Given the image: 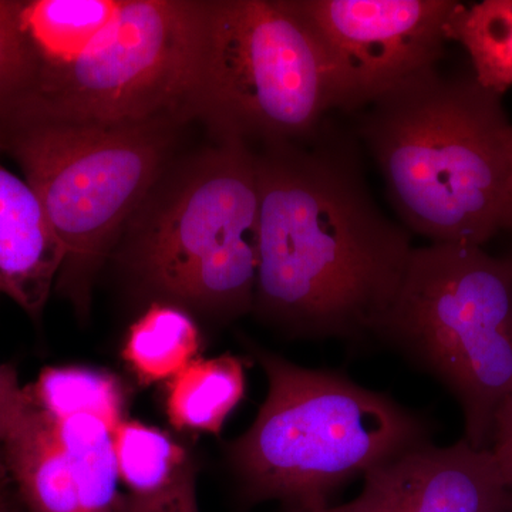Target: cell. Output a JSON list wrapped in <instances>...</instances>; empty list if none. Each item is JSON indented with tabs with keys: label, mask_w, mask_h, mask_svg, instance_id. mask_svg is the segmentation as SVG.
I'll return each mask as SVG.
<instances>
[{
	"label": "cell",
	"mask_w": 512,
	"mask_h": 512,
	"mask_svg": "<svg viewBox=\"0 0 512 512\" xmlns=\"http://www.w3.org/2000/svg\"><path fill=\"white\" fill-rule=\"evenodd\" d=\"M258 208L255 151L217 138L168 165L121 232V259L168 303L237 318L254 306Z\"/></svg>",
	"instance_id": "3957f363"
},
{
	"label": "cell",
	"mask_w": 512,
	"mask_h": 512,
	"mask_svg": "<svg viewBox=\"0 0 512 512\" xmlns=\"http://www.w3.org/2000/svg\"><path fill=\"white\" fill-rule=\"evenodd\" d=\"M375 336L446 384L471 446L493 447L512 399V256L476 245L414 248Z\"/></svg>",
	"instance_id": "8992f818"
},
{
	"label": "cell",
	"mask_w": 512,
	"mask_h": 512,
	"mask_svg": "<svg viewBox=\"0 0 512 512\" xmlns=\"http://www.w3.org/2000/svg\"><path fill=\"white\" fill-rule=\"evenodd\" d=\"M338 77L342 113L433 69L451 42L454 0H295Z\"/></svg>",
	"instance_id": "9c48e42d"
},
{
	"label": "cell",
	"mask_w": 512,
	"mask_h": 512,
	"mask_svg": "<svg viewBox=\"0 0 512 512\" xmlns=\"http://www.w3.org/2000/svg\"><path fill=\"white\" fill-rule=\"evenodd\" d=\"M402 458L370 471L365 476L362 493L350 503L311 512H396L402 484Z\"/></svg>",
	"instance_id": "44dd1931"
},
{
	"label": "cell",
	"mask_w": 512,
	"mask_h": 512,
	"mask_svg": "<svg viewBox=\"0 0 512 512\" xmlns=\"http://www.w3.org/2000/svg\"><path fill=\"white\" fill-rule=\"evenodd\" d=\"M512 485L491 448L466 439L454 446H423L402 458L396 512H508Z\"/></svg>",
	"instance_id": "30bf717a"
},
{
	"label": "cell",
	"mask_w": 512,
	"mask_h": 512,
	"mask_svg": "<svg viewBox=\"0 0 512 512\" xmlns=\"http://www.w3.org/2000/svg\"><path fill=\"white\" fill-rule=\"evenodd\" d=\"M510 156H511V164H512V131L510 136ZM511 192H512V180H511Z\"/></svg>",
	"instance_id": "484cf974"
},
{
	"label": "cell",
	"mask_w": 512,
	"mask_h": 512,
	"mask_svg": "<svg viewBox=\"0 0 512 512\" xmlns=\"http://www.w3.org/2000/svg\"><path fill=\"white\" fill-rule=\"evenodd\" d=\"M508 512H512V508H511V510H510V511H508Z\"/></svg>",
	"instance_id": "f1b7e54d"
},
{
	"label": "cell",
	"mask_w": 512,
	"mask_h": 512,
	"mask_svg": "<svg viewBox=\"0 0 512 512\" xmlns=\"http://www.w3.org/2000/svg\"><path fill=\"white\" fill-rule=\"evenodd\" d=\"M0 512H8L5 510V508H2V510H0Z\"/></svg>",
	"instance_id": "4316f807"
},
{
	"label": "cell",
	"mask_w": 512,
	"mask_h": 512,
	"mask_svg": "<svg viewBox=\"0 0 512 512\" xmlns=\"http://www.w3.org/2000/svg\"><path fill=\"white\" fill-rule=\"evenodd\" d=\"M207 2L123 0L90 49L62 66L40 63L29 89L0 116L73 124L191 120Z\"/></svg>",
	"instance_id": "ba28073f"
},
{
	"label": "cell",
	"mask_w": 512,
	"mask_h": 512,
	"mask_svg": "<svg viewBox=\"0 0 512 512\" xmlns=\"http://www.w3.org/2000/svg\"><path fill=\"white\" fill-rule=\"evenodd\" d=\"M22 393L15 369L0 365V447Z\"/></svg>",
	"instance_id": "603a6c76"
},
{
	"label": "cell",
	"mask_w": 512,
	"mask_h": 512,
	"mask_svg": "<svg viewBox=\"0 0 512 512\" xmlns=\"http://www.w3.org/2000/svg\"><path fill=\"white\" fill-rule=\"evenodd\" d=\"M119 512H200L191 466L187 467L174 484L161 493L146 497H123Z\"/></svg>",
	"instance_id": "7402d4cb"
},
{
	"label": "cell",
	"mask_w": 512,
	"mask_h": 512,
	"mask_svg": "<svg viewBox=\"0 0 512 512\" xmlns=\"http://www.w3.org/2000/svg\"><path fill=\"white\" fill-rule=\"evenodd\" d=\"M245 393L241 360L232 355L195 359L167 384V413L181 430L218 434Z\"/></svg>",
	"instance_id": "5bb4252c"
},
{
	"label": "cell",
	"mask_w": 512,
	"mask_h": 512,
	"mask_svg": "<svg viewBox=\"0 0 512 512\" xmlns=\"http://www.w3.org/2000/svg\"><path fill=\"white\" fill-rule=\"evenodd\" d=\"M120 481L131 495L161 493L187 470L183 448L156 427L123 420L113 431Z\"/></svg>",
	"instance_id": "d6986e66"
},
{
	"label": "cell",
	"mask_w": 512,
	"mask_h": 512,
	"mask_svg": "<svg viewBox=\"0 0 512 512\" xmlns=\"http://www.w3.org/2000/svg\"><path fill=\"white\" fill-rule=\"evenodd\" d=\"M185 121L107 126L0 116V150L45 208L64 251L57 291L80 315L131 215L171 164Z\"/></svg>",
	"instance_id": "5b68a950"
},
{
	"label": "cell",
	"mask_w": 512,
	"mask_h": 512,
	"mask_svg": "<svg viewBox=\"0 0 512 512\" xmlns=\"http://www.w3.org/2000/svg\"><path fill=\"white\" fill-rule=\"evenodd\" d=\"M30 392L53 419L89 414L113 431L124 420L123 390L109 373L84 367H47Z\"/></svg>",
	"instance_id": "ac0fdd59"
},
{
	"label": "cell",
	"mask_w": 512,
	"mask_h": 512,
	"mask_svg": "<svg viewBox=\"0 0 512 512\" xmlns=\"http://www.w3.org/2000/svg\"><path fill=\"white\" fill-rule=\"evenodd\" d=\"M200 345L195 320L181 306L158 302L128 330L123 356L141 383L170 382L194 362Z\"/></svg>",
	"instance_id": "9a60e30c"
},
{
	"label": "cell",
	"mask_w": 512,
	"mask_h": 512,
	"mask_svg": "<svg viewBox=\"0 0 512 512\" xmlns=\"http://www.w3.org/2000/svg\"><path fill=\"white\" fill-rule=\"evenodd\" d=\"M501 97L433 67L353 113L357 143L407 231L483 247L512 229V123Z\"/></svg>",
	"instance_id": "7a4b0ae2"
},
{
	"label": "cell",
	"mask_w": 512,
	"mask_h": 512,
	"mask_svg": "<svg viewBox=\"0 0 512 512\" xmlns=\"http://www.w3.org/2000/svg\"><path fill=\"white\" fill-rule=\"evenodd\" d=\"M2 508H3V505H2V504H0V510H2Z\"/></svg>",
	"instance_id": "83f0119b"
},
{
	"label": "cell",
	"mask_w": 512,
	"mask_h": 512,
	"mask_svg": "<svg viewBox=\"0 0 512 512\" xmlns=\"http://www.w3.org/2000/svg\"><path fill=\"white\" fill-rule=\"evenodd\" d=\"M359 154L329 121L312 140L255 151L252 309L298 338L375 336L416 248L377 204Z\"/></svg>",
	"instance_id": "6da1fadb"
},
{
	"label": "cell",
	"mask_w": 512,
	"mask_h": 512,
	"mask_svg": "<svg viewBox=\"0 0 512 512\" xmlns=\"http://www.w3.org/2000/svg\"><path fill=\"white\" fill-rule=\"evenodd\" d=\"M192 117L248 146L303 143L342 111L338 77L295 0H211Z\"/></svg>",
	"instance_id": "52a82bcc"
},
{
	"label": "cell",
	"mask_w": 512,
	"mask_h": 512,
	"mask_svg": "<svg viewBox=\"0 0 512 512\" xmlns=\"http://www.w3.org/2000/svg\"><path fill=\"white\" fill-rule=\"evenodd\" d=\"M22 2L0 0V107L16 99L35 80L40 60L22 18Z\"/></svg>",
	"instance_id": "ffe728a7"
},
{
	"label": "cell",
	"mask_w": 512,
	"mask_h": 512,
	"mask_svg": "<svg viewBox=\"0 0 512 512\" xmlns=\"http://www.w3.org/2000/svg\"><path fill=\"white\" fill-rule=\"evenodd\" d=\"M123 0L22 2L23 29L40 63L62 66L86 53L113 22Z\"/></svg>",
	"instance_id": "4fadbf2b"
},
{
	"label": "cell",
	"mask_w": 512,
	"mask_h": 512,
	"mask_svg": "<svg viewBox=\"0 0 512 512\" xmlns=\"http://www.w3.org/2000/svg\"><path fill=\"white\" fill-rule=\"evenodd\" d=\"M473 63L474 77L485 89L503 94L512 87V0L460 3L450 30Z\"/></svg>",
	"instance_id": "e0dca14e"
},
{
	"label": "cell",
	"mask_w": 512,
	"mask_h": 512,
	"mask_svg": "<svg viewBox=\"0 0 512 512\" xmlns=\"http://www.w3.org/2000/svg\"><path fill=\"white\" fill-rule=\"evenodd\" d=\"M512 439V399L507 406L504 407L500 417L497 420V427H495L494 446L507 443Z\"/></svg>",
	"instance_id": "cb8c5ba5"
},
{
	"label": "cell",
	"mask_w": 512,
	"mask_h": 512,
	"mask_svg": "<svg viewBox=\"0 0 512 512\" xmlns=\"http://www.w3.org/2000/svg\"><path fill=\"white\" fill-rule=\"evenodd\" d=\"M268 396L231 457L249 491L311 512L339 485L426 446L419 417L343 376L256 349Z\"/></svg>",
	"instance_id": "277c9868"
},
{
	"label": "cell",
	"mask_w": 512,
	"mask_h": 512,
	"mask_svg": "<svg viewBox=\"0 0 512 512\" xmlns=\"http://www.w3.org/2000/svg\"><path fill=\"white\" fill-rule=\"evenodd\" d=\"M64 448L83 512H119V470L113 430L89 414L53 419Z\"/></svg>",
	"instance_id": "2e32d148"
},
{
	"label": "cell",
	"mask_w": 512,
	"mask_h": 512,
	"mask_svg": "<svg viewBox=\"0 0 512 512\" xmlns=\"http://www.w3.org/2000/svg\"><path fill=\"white\" fill-rule=\"evenodd\" d=\"M491 450L494 451L495 456H497L498 461H500L501 467H503L505 476H507L508 481H510L512 485V439L507 441V443L491 448Z\"/></svg>",
	"instance_id": "d4e9b609"
},
{
	"label": "cell",
	"mask_w": 512,
	"mask_h": 512,
	"mask_svg": "<svg viewBox=\"0 0 512 512\" xmlns=\"http://www.w3.org/2000/svg\"><path fill=\"white\" fill-rule=\"evenodd\" d=\"M63 261L62 244L36 192L0 165V295L37 318Z\"/></svg>",
	"instance_id": "8fae6325"
},
{
	"label": "cell",
	"mask_w": 512,
	"mask_h": 512,
	"mask_svg": "<svg viewBox=\"0 0 512 512\" xmlns=\"http://www.w3.org/2000/svg\"><path fill=\"white\" fill-rule=\"evenodd\" d=\"M2 448L30 512H83L55 420L30 387L23 389Z\"/></svg>",
	"instance_id": "7c38bea8"
}]
</instances>
